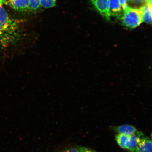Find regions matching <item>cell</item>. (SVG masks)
<instances>
[{
  "label": "cell",
  "mask_w": 152,
  "mask_h": 152,
  "mask_svg": "<svg viewBox=\"0 0 152 152\" xmlns=\"http://www.w3.org/2000/svg\"><path fill=\"white\" fill-rule=\"evenodd\" d=\"M95 8L102 17L107 20H110L111 15L108 9L109 0H90Z\"/></svg>",
  "instance_id": "obj_3"
},
{
  "label": "cell",
  "mask_w": 152,
  "mask_h": 152,
  "mask_svg": "<svg viewBox=\"0 0 152 152\" xmlns=\"http://www.w3.org/2000/svg\"><path fill=\"white\" fill-rule=\"evenodd\" d=\"M79 152H96L88 148L82 147V146H77Z\"/></svg>",
  "instance_id": "obj_14"
},
{
  "label": "cell",
  "mask_w": 152,
  "mask_h": 152,
  "mask_svg": "<svg viewBox=\"0 0 152 152\" xmlns=\"http://www.w3.org/2000/svg\"><path fill=\"white\" fill-rule=\"evenodd\" d=\"M119 1L123 9H124L126 6L128 5L127 4V0H119Z\"/></svg>",
  "instance_id": "obj_16"
},
{
  "label": "cell",
  "mask_w": 152,
  "mask_h": 152,
  "mask_svg": "<svg viewBox=\"0 0 152 152\" xmlns=\"http://www.w3.org/2000/svg\"><path fill=\"white\" fill-rule=\"evenodd\" d=\"M6 3L4 0H0V48H3L18 43L22 37L19 23L3 6Z\"/></svg>",
  "instance_id": "obj_1"
},
{
  "label": "cell",
  "mask_w": 152,
  "mask_h": 152,
  "mask_svg": "<svg viewBox=\"0 0 152 152\" xmlns=\"http://www.w3.org/2000/svg\"><path fill=\"white\" fill-rule=\"evenodd\" d=\"M61 152H79L77 146L71 147L66 148Z\"/></svg>",
  "instance_id": "obj_15"
},
{
  "label": "cell",
  "mask_w": 152,
  "mask_h": 152,
  "mask_svg": "<svg viewBox=\"0 0 152 152\" xmlns=\"http://www.w3.org/2000/svg\"><path fill=\"white\" fill-rule=\"evenodd\" d=\"M145 136L142 132L137 131L134 134L128 137L126 144V149L130 152H134L142 139Z\"/></svg>",
  "instance_id": "obj_4"
},
{
  "label": "cell",
  "mask_w": 152,
  "mask_h": 152,
  "mask_svg": "<svg viewBox=\"0 0 152 152\" xmlns=\"http://www.w3.org/2000/svg\"><path fill=\"white\" fill-rule=\"evenodd\" d=\"M152 150L151 140L145 136L142 139L134 152H152Z\"/></svg>",
  "instance_id": "obj_8"
},
{
  "label": "cell",
  "mask_w": 152,
  "mask_h": 152,
  "mask_svg": "<svg viewBox=\"0 0 152 152\" xmlns=\"http://www.w3.org/2000/svg\"><path fill=\"white\" fill-rule=\"evenodd\" d=\"M29 8L31 10H37L40 7V0H29Z\"/></svg>",
  "instance_id": "obj_12"
},
{
  "label": "cell",
  "mask_w": 152,
  "mask_h": 152,
  "mask_svg": "<svg viewBox=\"0 0 152 152\" xmlns=\"http://www.w3.org/2000/svg\"><path fill=\"white\" fill-rule=\"evenodd\" d=\"M142 7L134 8L127 5L123 12L118 17L123 26L130 28H136L142 22Z\"/></svg>",
  "instance_id": "obj_2"
},
{
  "label": "cell",
  "mask_w": 152,
  "mask_h": 152,
  "mask_svg": "<svg viewBox=\"0 0 152 152\" xmlns=\"http://www.w3.org/2000/svg\"><path fill=\"white\" fill-rule=\"evenodd\" d=\"M143 14L142 16V22L151 24L152 23V4H147L142 7Z\"/></svg>",
  "instance_id": "obj_9"
},
{
  "label": "cell",
  "mask_w": 152,
  "mask_h": 152,
  "mask_svg": "<svg viewBox=\"0 0 152 152\" xmlns=\"http://www.w3.org/2000/svg\"><path fill=\"white\" fill-rule=\"evenodd\" d=\"M56 0H40V6L45 8H49L56 5Z\"/></svg>",
  "instance_id": "obj_11"
},
{
  "label": "cell",
  "mask_w": 152,
  "mask_h": 152,
  "mask_svg": "<svg viewBox=\"0 0 152 152\" xmlns=\"http://www.w3.org/2000/svg\"><path fill=\"white\" fill-rule=\"evenodd\" d=\"M129 137L120 134L116 135L115 140L119 147L123 149H126V144Z\"/></svg>",
  "instance_id": "obj_10"
},
{
  "label": "cell",
  "mask_w": 152,
  "mask_h": 152,
  "mask_svg": "<svg viewBox=\"0 0 152 152\" xmlns=\"http://www.w3.org/2000/svg\"><path fill=\"white\" fill-rule=\"evenodd\" d=\"M112 130L118 134L129 137L136 134L137 129L132 125L125 124L117 126L112 127Z\"/></svg>",
  "instance_id": "obj_5"
},
{
  "label": "cell",
  "mask_w": 152,
  "mask_h": 152,
  "mask_svg": "<svg viewBox=\"0 0 152 152\" xmlns=\"http://www.w3.org/2000/svg\"><path fill=\"white\" fill-rule=\"evenodd\" d=\"M9 4L15 10L24 11L29 8V0H9Z\"/></svg>",
  "instance_id": "obj_6"
},
{
  "label": "cell",
  "mask_w": 152,
  "mask_h": 152,
  "mask_svg": "<svg viewBox=\"0 0 152 152\" xmlns=\"http://www.w3.org/2000/svg\"><path fill=\"white\" fill-rule=\"evenodd\" d=\"M108 9L111 16L118 17L122 12L119 0H109Z\"/></svg>",
  "instance_id": "obj_7"
},
{
  "label": "cell",
  "mask_w": 152,
  "mask_h": 152,
  "mask_svg": "<svg viewBox=\"0 0 152 152\" xmlns=\"http://www.w3.org/2000/svg\"><path fill=\"white\" fill-rule=\"evenodd\" d=\"M130 4L134 6L141 5L142 7L147 4V0H127Z\"/></svg>",
  "instance_id": "obj_13"
}]
</instances>
